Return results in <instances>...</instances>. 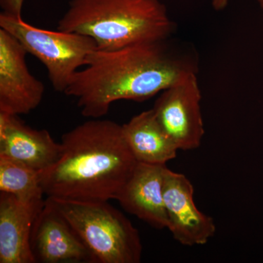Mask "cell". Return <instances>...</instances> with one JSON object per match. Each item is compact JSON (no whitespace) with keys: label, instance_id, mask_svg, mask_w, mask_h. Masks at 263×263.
I'll return each mask as SVG.
<instances>
[{"label":"cell","instance_id":"obj_8","mask_svg":"<svg viewBox=\"0 0 263 263\" xmlns=\"http://www.w3.org/2000/svg\"><path fill=\"white\" fill-rule=\"evenodd\" d=\"M164 198L168 218L167 229L181 245H204L215 235L214 219L197 209L193 184L186 176L166 168Z\"/></svg>","mask_w":263,"mask_h":263},{"label":"cell","instance_id":"obj_6","mask_svg":"<svg viewBox=\"0 0 263 263\" xmlns=\"http://www.w3.org/2000/svg\"><path fill=\"white\" fill-rule=\"evenodd\" d=\"M201 99L197 74H193L162 91L152 108L179 150H195L201 145L205 134Z\"/></svg>","mask_w":263,"mask_h":263},{"label":"cell","instance_id":"obj_5","mask_svg":"<svg viewBox=\"0 0 263 263\" xmlns=\"http://www.w3.org/2000/svg\"><path fill=\"white\" fill-rule=\"evenodd\" d=\"M0 28L21 43L27 53L46 67L53 89L65 93L74 76L88 63L90 55L98 49L92 38L76 32L37 28L22 17L2 12Z\"/></svg>","mask_w":263,"mask_h":263},{"label":"cell","instance_id":"obj_7","mask_svg":"<svg viewBox=\"0 0 263 263\" xmlns=\"http://www.w3.org/2000/svg\"><path fill=\"white\" fill-rule=\"evenodd\" d=\"M24 46L0 28V112L28 114L42 102L45 86L31 73Z\"/></svg>","mask_w":263,"mask_h":263},{"label":"cell","instance_id":"obj_14","mask_svg":"<svg viewBox=\"0 0 263 263\" xmlns=\"http://www.w3.org/2000/svg\"><path fill=\"white\" fill-rule=\"evenodd\" d=\"M0 193L9 194L25 202L43 201L41 172L0 156Z\"/></svg>","mask_w":263,"mask_h":263},{"label":"cell","instance_id":"obj_2","mask_svg":"<svg viewBox=\"0 0 263 263\" xmlns=\"http://www.w3.org/2000/svg\"><path fill=\"white\" fill-rule=\"evenodd\" d=\"M62 152L51 167L41 173L47 197L79 202L117 200L137 161L122 125L91 119L62 136Z\"/></svg>","mask_w":263,"mask_h":263},{"label":"cell","instance_id":"obj_10","mask_svg":"<svg viewBox=\"0 0 263 263\" xmlns=\"http://www.w3.org/2000/svg\"><path fill=\"white\" fill-rule=\"evenodd\" d=\"M61 152V143L46 129H33L18 116L0 112V156L42 173L55 164Z\"/></svg>","mask_w":263,"mask_h":263},{"label":"cell","instance_id":"obj_1","mask_svg":"<svg viewBox=\"0 0 263 263\" xmlns=\"http://www.w3.org/2000/svg\"><path fill=\"white\" fill-rule=\"evenodd\" d=\"M198 70L195 48L171 37L114 51L97 49L65 94L77 100L84 117L100 119L115 102L146 101Z\"/></svg>","mask_w":263,"mask_h":263},{"label":"cell","instance_id":"obj_4","mask_svg":"<svg viewBox=\"0 0 263 263\" xmlns=\"http://www.w3.org/2000/svg\"><path fill=\"white\" fill-rule=\"evenodd\" d=\"M75 230L92 263H139V232L108 201L79 202L48 197Z\"/></svg>","mask_w":263,"mask_h":263},{"label":"cell","instance_id":"obj_15","mask_svg":"<svg viewBox=\"0 0 263 263\" xmlns=\"http://www.w3.org/2000/svg\"><path fill=\"white\" fill-rule=\"evenodd\" d=\"M24 0H0V5L4 13L22 17Z\"/></svg>","mask_w":263,"mask_h":263},{"label":"cell","instance_id":"obj_3","mask_svg":"<svg viewBox=\"0 0 263 263\" xmlns=\"http://www.w3.org/2000/svg\"><path fill=\"white\" fill-rule=\"evenodd\" d=\"M175 29L160 0H71L57 27L92 38L100 51L167 39Z\"/></svg>","mask_w":263,"mask_h":263},{"label":"cell","instance_id":"obj_12","mask_svg":"<svg viewBox=\"0 0 263 263\" xmlns=\"http://www.w3.org/2000/svg\"><path fill=\"white\" fill-rule=\"evenodd\" d=\"M45 202H25L0 193V263H35L31 234Z\"/></svg>","mask_w":263,"mask_h":263},{"label":"cell","instance_id":"obj_9","mask_svg":"<svg viewBox=\"0 0 263 263\" xmlns=\"http://www.w3.org/2000/svg\"><path fill=\"white\" fill-rule=\"evenodd\" d=\"M30 245L35 263H92L82 240L48 197L33 226Z\"/></svg>","mask_w":263,"mask_h":263},{"label":"cell","instance_id":"obj_11","mask_svg":"<svg viewBox=\"0 0 263 263\" xmlns=\"http://www.w3.org/2000/svg\"><path fill=\"white\" fill-rule=\"evenodd\" d=\"M167 165L137 162L117 200L123 209L157 229H167L164 198Z\"/></svg>","mask_w":263,"mask_h":263},{"label":"cell","instance_id":"obj_16","mask_svg":"<svg viewBox=\"0 0 263 263\" xmlns=\"http://www.w3.org/2000/svg\"><path fill=\"white\" fill-rule=\"evenodd\" d=\"M229 0H212V6L214 10H222L228 6Z\"/></svg>","mask_w":263,"mask_h":263},{"label":"cell","instance_id":"obj_17","mask_svg":"<svg viewBox=\"0 0 263 263\" xmlns=\"http://www.w3.org/2000/svg\"><path fill=\"white\" fill-rule=\"evenodd\" d=\"M257 3H258V4L259 5V7H260L261 9L263 10V0H257Z\"/></svg>","mask_w":263,"mask_h":263},{"label":"cell","instance_id":"obj_13","mask_svg":"<svg viewBox=\"0 0 263 263\" xmlns=\"http://www.w3.org/2000/svg\"><path fill=\"white\" fill-rule=\"evenodd\" d=\"M123 134L138 162L166 165L179 148L157 120L153 109L145 110L122 124Z\"/></svg>","mask_w":263,"mask_h":263}]
</instances>
